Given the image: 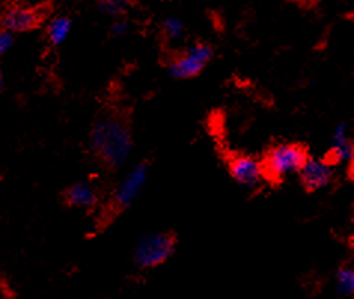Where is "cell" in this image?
Returning <instances> with one entry per match:
<instances>
[{
  "mask_svg": "<svg viewBox=\"0 0 354 299\" xmlns=\"http://www.w3.org/2000/svg\"><path fill=\"white\" fill-rule=\"evenodd\" d=\"M91 143L97 155L111 167L122 165L129 159L133 149L129 128L113 118L102 119L95 125Z\"/></svg>",
  "mask_w": 354,
  "mask_h": 299,
  "instance_id": "cell-1",
  "label": "cell"
},
{
  "mask_svg": "<svg viewBox=\"0 0 354 299\" xmlns=\"http://www.w3.org/2000/svg\"><path fill=\"white\" fill-rule=\"evenodd\" d=\"M307 154L298 145L283 143L275 146L268 154L267 161H265V173L279 179L298 173L302 165L307 161Z\"/></svg>",
  "mask_w": 354,
  "mask_h": 299,
  "instance_id": "cell-2",
  "label": "cell"
},
{
  "mask_svg": "<svg viewBox=\"0 0 354 299\" xmlns=\"http://www.w3.org/2000/svg\"><path fill=\"white\" fill-rule=\"evenodd\" d=\"M174 252V238L169 234L143 237L136 248V262L142 268H153L165 262Z\"/></svg>",
  "mask_w": 354,
  "mask_h": 299,
  "instance_id": "cell-3",
  "label": "cell"
},
{
  "mask_svg": "<svg viewBox=\"0 0 354 299\" xmlns=\"http://www.w3.org/2000/svg\"><path fill=\"white\" fill-rule=\"evenodd\" d=\"M212 58V49L207 45H195L176 58L170 66V73L177 79H188L198 75Z\"/></svg>",
  "mask_w": 354,
  "mask_h": 299,
  "instance_id": "cell-4",
  "label": "cell"
},
{
  "mask_svg": "<svg viewBox=\"0 0 354 299\" xmlns=\"http://www.w3.org/2000/svg\"><path fill=\"white\" fill-rule=\"evenodd\" d=\"M230 173L237 183L245 188L258 186L265 176V168L261 161L257 158L241 155L231 159L230 163Z\"/></svg>",
  "mask_w": 354,
  "mask_h": 299,
  "instance_id": "cell-5",
  "label": "cell"
},
{
  "mask_svg": "<svg viewBox=\"0 0 354 299\" xmlns=\"http://www.w3.org/2000/svg\"><path fill=\"white\" fill-rule=\"evenodd\" d=\"M147 179V167L145 164L136 165L120 183L115 191V203L120 207L131 206L140 195Z\"/></svg>",
  "mask_w": 354,
  "mask_h": 299,
  "instance_id": "cell-6",
  "label": "cell"
},
{
  "mask_svg": "<svg viewBox=\"0 0 354 299\" xmlns=\"http://www.w3.org/2000/svg\"><path fill=\"white\" fill-rule=\"evenodd\" d=\"M299 173L304 186L310 189V191H319V189H323L330 183L333 177V168L324 159L307 158Z\"/></svg>",
  "mask_w": 354,
  "mask_h": 299,
  "instance_id": "cell-7",
  "label": "cell"
},
{
  "mask_svg": "<svg viewBox=\"0 0 354 299\" xmlns=\"http://www.w3.org/2000/svg\"><path fill=\"white\" fill-rule=\"evenodd\" d=\"M37 23L39 14L30 8H15L5 18V26L9 32H26L36 27Z\"/></svg>",
  "mask_w": 354,
  "mask_h": 299,
  "instance_id": "cell-8",
  "label": "cell"
},
{
  "mask_svg": "<svg viewBox=\"0 0 354 299\" xmlns=\"http://www.w3.org/2000/svg\"><path fill=\"white\" fill-rule=\"evenodd\" d=\"M332 154L338 163H351L354 156V147L347 134V127H337L332 138Z\"/></svg>",
  "mask_w": 354,
  "mask_h": 299,
  "instance_id": "cell-9",
  "label": "cell"
},
{
  "mask_svg": "<svg viewBox=\"0 0 354 299\" xmlns=\"http://www.w3.org/2000/svg\"><path fill=\"white\" fill-rule=\"evenodd\" d=\"M67 201L76 207H91L97 201L95 189L90 183H76L67 191Z\"/></svg>",
  "mask_w": 354,
  "mask_h": 299,
  "instance_id": "cell-10",
  "label": "cell"
},
{
  "mask_svg": "<svg viewBox=\"0 0 354 299\" xmlns=\"http://www.w3.org/2000/svg\"><path fill=\"white\" fill-rule=\"evenodd\" d=\"M71 33V21L67 18H55L48 27V36L53 44H63Z\"/></svg>",
  "mask_w": 354,
  "mask_h": 299,
  "instance_id": "cell-11",
  "label": "cell"
},
{
  "mask_svg": "<svg viewBox=\"0 0 354 299\" xmlns=\"http://www.w3.org/2000/svg\"><path fill=\"white\" fill-rule=\"evenodd\" d=\"M337 291L342 296L354 293V271L351 266H344L337 273Z\"/></svg>",
  "mask_w": 354,
  "mask_h": 299,
  "instance_id": "cell-12",
  "label": "cell"
},
{
  "mask_svg": "<svg viewBox=\"0 0 354 299\" xmlns=\"http://www.w3.org/2000/svg\"><path fill=\"white\" fill-rule=\"evenodd\" d=\"M164 28V33L169 39H179L183 35V26L180 21H177V19L171 18V19H167L162 26Z\"/></svg>",
  "mask_w": 354,
  "mask_h": 299,
  "instance_id": "cell-13",
  "label": "cell"
},
{
  "mask_svg": "<svg viewBox=\"0 0 354 299\" xmlns=\"http://www.w3.org/2000/svg\"><path fill=\"white\" fill-rule=\"evenodd\" d=\"M104 8L109 9L111 12H120L129 5L133 3V0H102Z\"/></svg>",
  "mask_w": 354,
  "mask_h": 299,
  "instance_id": "cell-14",
  "label": "cell"
},
{
  "mask_svg": "<svg viewBox=\"0 0 354 299\" xmlns=\"http://www.w3.org/2000/svg\"><path fill=\"white\" fill-rule=\"evenodd\" d=\"M14 45V36L9 32H0V55L8 53Z\"/></svg>",
  "mask_w": 354,
  "mask_h": 299,
  "instance_id": "cell-15",
  "label": "cell"
},
{
  "mask_svg": "<svg viewBox=\"0 0 354 299\" xmlns=\"http://www.w3.org/2000/svg\"><path fill=\"white\" fill-rule=\"evenodd\" d=\"M125 30H127V26L122 24V23H120V24H116V26L113 27V33H115V35H124Z\"/></svg>",
  "mask_w": 354,
  "mask_h": 299,
  "instance_id": "cell-16",
  "label": "cell"
},
{
  "mask_svg": "<svg viewBox=\"0 0 354 299\" xmlns=\"http://www.w3.org/2000/svg\"><path fill=\"white\" fill-rule=\"evenodd\" d=\"M0 85H2V79H0Z\"/></svg>",
  "mask_w": 354,
  "mask_h": 299,
  "instance_id": "cell-17",
  "label": "cell"
}]
</instances>
